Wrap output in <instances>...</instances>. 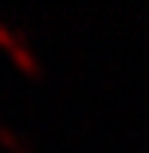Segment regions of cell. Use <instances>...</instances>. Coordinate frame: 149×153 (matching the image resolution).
Wrapping results in <instances>:
<instances>
[{
	"label": "cell",
	"instance_id": "obj_2",
	"mask_svg": "<svg viewBox=\"0 0 149 153\" xmlns=\"http://www.w3.org/2000/svg\"><path fill=\"white\" fill-rule=\"evenodd\" d=\"M0 145H4L8 153H32V149H27V145H24V141L16 137V130L8 126V122H4V118H0Z\"/></svg>",
	"mask_w": 149,
	"mask_h": 153
},
{
	"label": "cell",
	"instance_id": "obj_1",
	"mask_svg": "<svg viewBox=\"0 0 149 153\" xmlns=\"http://www.w3.org/2000/svg\"><path fill=\"white\" fill-rule=\"evenodd\" d=\"M0 47H4V51L12 55V63H16L20 71H27V75H36V71H39V63H36V55L27 51L24 36L16 32V27H12L8 20H0Z\"/></svg>",
	"mask_w": 149,
	"mask_h": 153
}]
</instances>
